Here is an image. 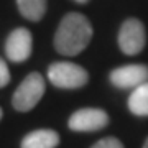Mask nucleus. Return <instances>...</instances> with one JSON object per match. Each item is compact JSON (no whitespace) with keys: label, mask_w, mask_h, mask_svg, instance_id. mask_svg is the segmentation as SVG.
<instances>
[{"label":"nucleus","mask_w":148,"mask_h":148,"mask_svg":"<svg viewBox=\"0 0 148 148\" xmlns=\"http://www.w3.org/2000/svg\"><path fill=\"white\" fill-rule=\"evenodd\" d=\"M92 38L90 21L81 13H68L54 33V48L64 56H76Z\"/></svg>","instance_id":"nucleus-1"},{"label":"nucleus","mask_w":148,"mask_h":148,"mask_svg":"<svg viewBox=\"0 0 148 148\" xmlns=\"http://www.w3.org/2000/svg\"><path fill=\"white\" fill-rule=\"evenodd\" d=\"M48 79L59 89H79L87 84L89 74L79 64L58 61L48 68Z\"/></svg>","instance_id":"nucleus-2"},{"label":"nucleus","mask_w":148,"mask_h":148,"mask_svg":"<svg viewBox=\"0 0 148 148\" xmlns=\"http://www.w3.org/2000/svg\"><path fill=\"white\" fill-rule=\"evenodd\" d=\"M45 94V79L40 73H30L16 87L12 97V104L18 112L32 110Z\"/></svg>","instance_id":"nucleus-3"},{"label":"nucleus","mask_w":148,"mask_h":148,"mask_svg":"<svg viewBox=\"0 0 148 148\" xmlns=\"http://www.w3.org/2000/svg\"><path fill=\"white\" fill-rule=\"evenodd\" d=\"M119 48L128 56L142 53L147 41V33L143 23L137 18H127L119 30Z\"/></svg>","instance_id":"nucleus-4"},{"label":"nucleus","mask_w":148,"mask_h":148,"mask_svg":"<svg viewBox=\"0 0 148 148\" xmlns=\"http://www.w3.org/2000/svg\"><path fill=\"white\" fill-rule=\"evenodd\" d=\"M109 123V115L102 109H81L69 117L68 125L74 132H97Z\"/></svg>","instance_id":"nucleus-5"},{"label":"nucleus","mask_w":148,"mask_h":148,"mask_svg":"<svg viewBox=\"0 0 148 148\" xmlns=\"http://www.w3.org/2000/svg\"><path fill=\"white\" fill-rule=\"evenodd\" d=\"M109 79L119 89H135L148 81V68L145 64L120 66L112 71Z\"/></svg>","instance_id":"nucleus-6"},{"label":"nucleus","mask_w":148,"mask_h":148,"mask_svg":"<svg viewBox=\"0 0 148 148\" xmlns=\"http://www.w3.org/2000/svg\"><path fill=\"white\" fill-rule=\"evenodd\" d=\"M32 46H33L32 33L28 32L27 28H16L7 38L5 53L10 61L23 63V61H27L30 58Z\"/></svg>","instance_id":"nucleus-7"},{"label":"nucleus","mask_w":148,"mask_h":148,"mask_svg":"<svg viewBox=\"0 0 148 148\" xmlns=\"http://www.w3.org/2000/svg\"><path fill=\"white\" fill-rule=\"evenodd\" d=\"M59 143V135L54 130L41 128L28 133L21 140V148H56Z\"/></svg>","instance_id":"nucleus-8"},{"label":"nucleus","mask_w":148,"mask_h":148,"mask_svg":"<svg viewBox=\"0 0 148 148\" xmlns=\"http://www.w3.org/2000/svg\"><path fill=\"white\" fill-rule=\"evenodd\" d=\"M128 109L133 115H148V81L132 90V94L128 97Z\"/></svg>","instance_id":"nucleus-9"},{"label":"nucleus","mask_w":148,"mask_h":148,"mask_svg":"<svg viewBox=\"0 0 148 148\" xmlns=\"http://www.w3.org/2000/svg\"><path fill=\"white\" fill-rule=\"evenodd\" d=\"M18 12L27 20L40 21L46 12V0H16Z\"/></svg>","instance_id":"nucleus-10"},{"label":"nucleus","mask_w":148,"mask_h":148,"mask_svg":"<svg viewBox=\"0 0 148 148\" xmlns=\"http://www.w3.org/2000/svg\"><path fill=\"white\" fill-rule=\"evenodd\" d=\"M90 148H123L122 142L119 138H114V137H107V138H102L99 142L92 145Z\"/></svg>","instance_id":"nucleus-11"},{"label":"nucleus","mask_w":148,"mask_h":148,"mask_svg":"<svg viewBox=\"0 0 148 148\" xmlns=\"http://www.w3.org/2000/svg\"><path fill=\"white\" fill-rule=\"evenodd\" d=\"M8 82H10V71H8V66L5 64V61L0 58V89L5 87Z\"/></svg>","instance_id":"nucleus-12"},{"label":"nucleus","mask_w":148,"mask_h":148,"mask_svg":"<svg viewBox=\"0 0 148 148\" xmlns=\"http://www.w3.org/2000/svg\"><path fill=\"white\" fill-rule=\"evenodd\" d=\"M143 148H148V138L145 140V143H143Z\"/></svg>","instance_id":"nucleus-13"},{"label":"nucleus","mask_w":148,"mask_h":148,"mask_svg":"<svg viewBox=\"0 0 148 148\" xmlns=\"http://www.w3.org/2000/svg\"><path fill=\"white\" fill-rule=\"evenodd\" d=\"M76 2H79V3H86V2H89V0H76Z\"/></svg>","instance_id":"nucleus-14"},{"label":"nucleus","mask_w":148,"mask_h":148,"mask_svg":"<svg viewBox=\"0 0 148 148\" xmlns=\"http://www.w3.org/2000/svg\"><path fill=\"white\" fill-rule=\"evenodd\" d=\"M0 119H2V109H0Z\"/></svg>","instance_id":"nucleus-15"}]
</instances>
